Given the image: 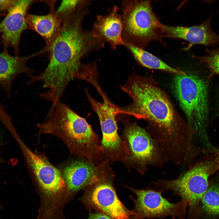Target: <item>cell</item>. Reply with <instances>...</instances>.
I'll return each instance as SVG.
<instances>
[{"mask_svg":"<svg viewBox=\"0 0 219 219\" xmlns=\"http://www.w3.org/2000/svg\"><path fill=\"white\" fill-rule=\"evenodd\" d=\"M123 141L129 155L127 159L141 174L148 166L162 167L167 162L161 149L148 130L134 122L125 124Z\"/></svg>","mask_w":219,"mask_h":219,"instance_id":"cell-8","label":"cell"},{"mask_svg":"<svg viewBox=\"0 0 219 219\" xmlns=\"http://www.w3.org/2000/svg\"><path fill=\"white\" fill-rule=\"evenodd\" d=\"M121 88L132 100L130 105L120 108L122 113L145 120L148 131L166 158H178L190 151L193 132L153 78L134 74Z\"/></svg>","mask_w":219,"mask_h":219,"instance_id":"cell-1","label":"cell"},{"mask_svg":"<svg viewBox=\"0 0 219 219\" xmlns=\"http://www.w3.org/2000/svg\"><path fill=\"white\" fill-rule=\"evenodd\" d=\"M55 0H50L47 4L49 8L48 13L39 15L27 13L26 22L28 29L40 35L44 40L46 45L40 51V54L46 53L58 34L62 24L55 14Z\"/></svg>","mask_w":219,"mask_h":219,"instance_id":"cell-16","label":"cell"},{"mask_svg":"<svg viewBox=\"0 0 219 219\" xmlns=\"http://www.w3.org/2000/svg\"><path fill=\"white\" fill-rule=\"evenodd\" d=\"M172 86L189 127L195 135L199 136L205 146H210L207 133L209 113L207 82L197 74L186 72L175 75Z\"/></svg>","mask_w":219,"mask_h":219,"instance_id":"cell-4","label":"cell"},{"mask_svg":"<svg viewBox=\"0 0 219 219\" xmlns=\"http://www.w3.org/2000/svg\"><path fill=\"white\" fill-rule=\"evenodd\" d=\"M38 54L37 52L28 56H13L9 54L7 49L0 53V86L8 96L10 95L12 83L16 76L23 73L30 78L34 75L35 70L29 68L27 63L31 58Z\"/></svg>","mask_w":219,"mask_h":219,"instance_id":"cell-17","label":"cell"},{"mask_svg":"<svg viewBox=\"0 0 219 219\" xmlns=\"http://www.w3.org/2000/svg\"><path fill=\"white\" fill-rule=\"evenodd\" d=\"M203 158L177 178L158 179L153 182L155 187L162 192L170 190L188 204V219L198 207L209 186L210 176L219 170V161L214 152L207 151Z\"/></svg>","mask_w":219,"mask_h":219,"instance_id":"cell-5","label":"cell"},{"mask_svg":"<svg viewBox=\"0 0 219 219\" xmlns=\"http://www.w3.org/2000/svg\"><path fill=\"white\" fill-rule=\"evenodd\" d=\"M86 96L93 109L99 118L103 134L101 146L103 153L114 160H126L128 152L124 141L117 133L116 116L122 113L120 108L116 106L109 99L106 95L102 97L103 102H99L93 98L88 90Z\"/></svg>","mask_w":219,"mask_h":219,"instance_id":"cell-10","label":"cell"},{"mask_svg":"<svg viewBox=\"0 0 219 219\" xmlns=\"http://www.w3.org/2000/svg\"><path fill=\"white\" fill-rule=\"evenodd\" d=\"M136 196L131 197L134 203L132 219H186L188 203L181 200L172 203L164 198L161 191L154 188L138 189L128 187Z\"/></svg>","mask_w":219,"mask_h":219,"instance_id":"cell-9","label":"cell"},{"mask_svg":"<svg viewBox=\"0 0 219 219\" xmlns=\"http://www.w3.org/2000/svg\"></svg>","mask_w":219,"mask_h":219,"instance_id":"cell-25","label":"cell"},{"mask_svg":"<svg viewBox=\"0 0 219 219\" xmlns=\"http://www.w3.org/2000/svg\"><path fill=\"white\" fill-rule=\"evenodd\" d=\"M119 11L118 6L114 5L108 14L97 15L91 30L95 37L108 43L112 50L125 44L122 37L123 19Z\"/></svg>","mask_w":219,"mask_h":219,"instance_id":"cell-15","label":"cell"},{"mask_svg":"<svg viewBox=\"0 0 219 219\" xmlns=\"http://www.w3.org/2000/svg\"><path fill=\"white\" fill-rule=\"evenodd\" d=\"M27 162L38 184L43 209L52 210L65 205L71 197L62 173L44 157L22 145Z\"/></svg>","mask_w":219,"mask_h":219,"instance_id":"cell-7","label":"cell"},{"mask_svg":"<svg viewBox=\"0 0 219 219\" xmlns=\"http://www.w3.org/2000/svg\"><path fill=\"white\" fill-rule=\"evenodd\" d=\"M103 170L89 161L72 162L62 173L69 190L72 193L102 182L109 181Z\"/></svg>","mask_w":219,"mask_h":219,"instance_id":"cell-13","label":"cell"},{"mask_svg":"<svg viewBox=\"0 0 219 219\" xmlns=\"http://www.w3.org/2000/svg\"><path fill=\"white\" fill-rule=\"evenodd\" d=\"M87 219H113L108 216L98 212L90 213Z\"/></svg>","mask_w":219,"mask_h":219,"instance_id":"cell-23","label":"cell"},{"mask_svg":"<svg viewBox=\"0 0 219 219\" xmlns=\"http://www.w3.org/2000/svg\"><path fill=\"white\" fill-rule=\"evenodd\" d=\"M212 15L200 24L189 27L163 25V37L180 39L189 43L185 50L193 45L201 44L213 47L219 44V35L211 27Z\"/></svg>","mask_w":219,"mask_h":219,"instance_id":"cell-14","label":"cell"},{"mask_svg":"<svg viewBox=\"0 0 219 219\" xmlns=\"http://www.w3.org/2000/svg\"><path fill=\"white\" fill-rule=\"evenodd\" d=\"M89 13L83 7L68 16L47 50L48 64L36 76L37 82L56 95L63 94L82 64V60L91 53L103 48L105 42L95 37L91 30L83 28V21Z\"/></svg>","mask_w":219,"mask_h":219,"instance_id":"cell-2","label":"cell"},{"mask_svg":"<svg viewBox=\"0 0 219 219\" xmlns=\"http://www.w3.org/2000/svg\"><path fill=\"white\" fill-rule=\"evenodd\" d=\"M200 202L203 209L207 214L219 215V175L214 180L209 183Z\"/></svg>","mask_w":219,"mask_h":219,"instance_id":"cell-19","label":"cell"},{"mask_svg":"<svg viewBox=\"0 0 219 219\" xmlns=\"http://www.w3.org/2000/svg\"><path fill=\"white\" fill-rule=\"evenodd\" d=\"M16 1V0H0V16H5Z\"/></svg>","mask_w":219,"mask_h":219,"instance_id":"cell-22","label":"cell"},{"mask_svg":"<svg viewBox=\"0 0 219 219\" xmlns=\"http://www.w3.org/2000/svg\"><path fill=\"white\" fill-rule=\"evenodd\" d=\"M217 149L219 154V148H217Z\"/></svg>","mask_w":219,"mask_h":219,"instance_id":"cell-24","label":"cell"},{"mask_svg":"<svg viewBox=\"0 0 219 219\" xmlns=\"http://www.w3.org/2000/svg\"><path fill=\"white\" fill-rule=\"evenodd\" d=\"M80 200L90 210L113 219H132L134 214L122 203L109 181L87 187Z\"/></svg>","mask_w":219,"mask_h":219,"instance_id":"cell-11","label":"cell"},{"mask_svg":"<svg viewBox=\"0 0 219 219\" xmlns=\"http://www.w3.org/2000/svg\"><path fill=\"white\" fill-rule=\"evenodd\" d=\"M206 51V54L202 56H193L208 70L207 79L210 80L214 75H219V48L212 50L207 49Z\"/></svg>","mask_w":219,"mask_h":219,"instance_id":"cell-20","label":"cell"},{"mask_svg":"<svg viewBox=\"0 0 219 219\" xmlns=\"http://www.w3.org/2000/svg\"><path fill=\"white\" fill-rule=\"evenodd\" d=\"M121 6L125 42L144 49L152 42L163 43V24L150 0H123Z\"/></svg>","mask_w":219,"mask_h":219,"instance_id":"cell-6","label":"cell"},{"mask_svg":"<svg viewBox=\"0 0 219 219\" xmlns=\"http://www.w3.org/2000/svg\"><path fill=\"white\" fill-rule=\"evenodd\" d=\"M90 0H62L55 11V14L61 24L68 16L85 5L91 3Z\"/></svg>","mask_w":219,"mask_h":219,"instance_id":"cell-21","label":"cell"},{"mask_svg":"<svg viewBox=\"0 0 219 219\" xmlns=\"http://www.w3.org/2000/svg\"><path fill=\"white\" fill-rule=\"evenodd\" d=\"M37 126L40 133L57 137L71 153L90 162L103 153L97 135L86 119L60 100L52 103L44 120Z\"/></svg>","mask_w":219,"mask_h":219,"instance_id":"cell-3","label":"cell"},{"mask_svg":"<svg viewBox=\"0 0 219 219\" xmlns=\"http://www.w3.org/2000/svg\"><path fill=\"white\" fill-rule=\"evenodd\" d=\"M39 0H16L3 20L0 23V33L4 49L12 46L16 55H19L20 38L23 32L28 29L26 22L27 11Z\"/></svg>","mask_w":219,"mask_h":219,"instance_id":"cell-12","label":"cell"},{"mask_svg":"<svg viewBox=\"0 0 219 219\" xmlns=\"http://www.w3.org/2000/svg\"><path fill=\"white\" fill-rule=\"evenodd\" d=\"M124 47L129 51L135 59L142 66L148 68L162 71L175 75L184 74L186 72L178 68L172 67L144 49L127 43Z\"/></svg>","mask_w":219,"mask_h":219,"instance_id":"cell-18","label":"cell"}]
</instances>
